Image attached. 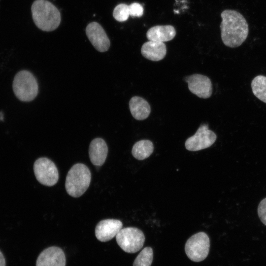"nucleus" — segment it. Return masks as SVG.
Listing matches in <instances>:
<instances>
[{"mask_svg":"<svg viewBox=\"0 0 266 266\" xmlns=\"http://www.w3.org/2000/svg\"><path fill=\"white\" fill-rule=\"evenodd\" d=\"M129 7L126 4H119L113 10V16L117 21H126L129 18Z\"/></svg>","mask_w":266,"mask_h":266,"instance_id":"aec40b11","label":"nucleus"},{"mask_svg":"<svg viewBox=\"0 0 266 266\" xmlns=\"http://www.w3.org/2000/svg\"><path fill=\"white\" fill-rule=\"evenodd\" d=\"M85 31L89 41L97 50L104 52L109 49L110 40L100 24L96 22L89 23Z\"/></svg>","mask_w":266,"mask_h":266,"instance_id":"9d476101","label":"nucleus"},{"mask_svg":"<svg viewBox=\"0 0 266 266\" xmlns=\"http://www.w3.org/2000/svg\"><path fill=\"white\" fill-rule=\"evenodd\" d=\"M91 180L89 168L83 164H76L67 172L65 182L66 191L69 196L78 198L88 189Z\"/></svg>","mask_w":266,"mask_h":266,"instance_id":"7ed1b4c3","label":"nucleus"},{"mask_svg":"<svg viewBox=\"0 0 266 266\" xmlns=\"http://www.w3.org/2000/svg\"><path fill=\"white\" fill-rule=\"evenodd\" d=\"M13 89L16 97L23 101H30L38 94V86L34 75L29 71L21 70L15 75Z\"/></svg>","mask_w":266,"mask_h":266,"instance_id":"20e7f679","label":"nucleus"},{"mask_svg":"<svg viewBox=\"0 0 266 266\" xmlns=\"http://www.w3.org/2000/svg\"><path fill=\"white\" fill-rule=\"evenodd\" d=\"M141 52L145 58L153 61H159L165 57L166 48L164 42L149 40L143 44Z\"/></svg>","mask_w":266,"mask_h":266,"instance_id":"4468645a","label":"nucleus"},{"mask_svg":"<svg viewBox=\"0 0 266 266\" xmlns=\"http://www.w3.org/2000/svg\"><path fill=\"white\" fill-rule=\"evenodd\" d=\"M129 108L133 117L137 120L146 119L151 112L149 103L138 96L132 97L129 101Z\"/></svg>","mask_w":266,"mask_h":266,"instance_id":"dca6fc26","label":"nucleus"},{"mask_svg":"<svg viewBox=\"0 0 266 266\" xmlns=\"http://www.w3.org/2000/svg\"><path fill=\"white\" fill-rule=\"evenodd\" d=\"M33 171L36 180L41 184L52 186L59 179V173L55 164L46 157L37 159L33 165Z\"/></svg>","mask_w":266,"mask_h":266,"instance_id":"0eeeda50","label":"nucleus"},{"mask_svg":"<svg viewBox=\"0 0 266 266\" xmlns=\"http://www.w3.org/2000/svg\"><path fill=\"white\" fill-rule=\"evenodd\" d=\"M122 227L123 224L120 220L114 219L102 220L96 227V237L101 242L109 241L116 236Z\"/></svg>","mask_w":266,"mask_h":266,"instance_id":"9b49d317","label":"nucleus"},{"mask_svg":"<svg viewBox=\"0 0 266 266\" xmlns=\"http://www.w3.org/2000/svg\"><path fill=\"white\" fill-rule=\"evenodd\" d=\"M220 25L221 38L224 44L231 48L241 45L249 32L248 24L244 17L233 10H225L221 13Z\"/></svg>","mask_w":266,"mask_h":266,"instance_id":"f257e3e1","label":"nucleus"},{"mask_svg":"<svg viewBox=\"0 0 266 266\" xmlns=\"http://www.w3.org/2000/svg\"><path fill=\"white\" fill-rule=\"evenodd\" d=\"M31 11L33 22L42 31H54L61 23L59 10L47 0H35L32 5Z\"/></svg>","mask_w":266,"mask_h":266,"instance_id":"f03ea898","label":"nucleus"},{"mask_svg":"<svg viewBox=\"0 0 266 266\" xmlns=\"http://www.w3.org/2000/svg\"><path fill=\"white\" fill-rule=\"evenodd\" d=\"M216 134L208 129L207 124L201 125L193 136L186 141V149L191 151H197L210 147L215 142Z\"/></svg>","mask_w":266,"mask_h":266,"instance_id":"6e6552de","label":"nucleus"},{"mask_svg":"<svg viewBox=\"0 0 266 266\" xmlns=\"http://www.w3.org/2000/svg\"><path fill=\"white\" fill-rule=\"evenodd\" d=\"M153 259V252L152 248L145 247L136 257L133 266H151Z\"/></svg>","mask_w":266,"mask_h":266,"instance_id":"6ab92c4d","label":"nucleus"},{"mask_svg":"<svg viewBox=\"0 0 266 266\" xmlns=\"http://www.w3.org/2000/svg\"><path fill=\"white\" fill-rule=\"evenodd\" d=\"M154 145L148 139H143L136 142L133 146L132 153L136 159L143 160L148 158L153 153Z\"/></svg>","mask_w":266,"mask_h":266,"instance_id":"f3484780","label":"nucleus"},{"mask_svg":"<svg viewBox=\"0 0 266 266\" xmlns=\"http://www.w3.org/2000/svg\"><path fill=\"white\" fill-rule=\"evenodd\" d=\"M66 257L63 250L56 246L44 249L39 255L36 266H65Z\"/></svg>","mask_w":266,"mask_h":266,"instance_id":"f8f14e48","label":"nucleus"},{"mask_svg":"<svg viewBox=\"0 0 266 266\" xmlns=\"http://www.w3.org/2000/svg\"><path fill=\"white\" fill-rule=\"evenodd\" d=\"M115 237L118 245L128 253H134L140 250L145 241L143 233L135 227L123 228Z\"/></svg>","mask_w":266,"mask_h":266,"instance_id":"39448f33","label":"nucleus"},{"mask_svg":"<svg viewBox=\"0 0 266 266\" xmlns=\"http://www.w3.org/2000/svg\"><path fill=\"white\" fill-rule=\"evenodd\" d=\"M130 15L132 17H140L143 13L142 6L137 2H133L129 5Z\"/></svg>","mask_w":266,"mask_h":266,"instance_id":"412c9836","label":"nucleus"},{"mask_svg":"<svg viewBox=\"0 0 266 266\" xmlns=\"http://www.w3.org/2000/svg\"><path fill=\"white\" fill-rule=\"evenodd\" d=\"M0 266H5V260L3 255L0 251Z\"/></svg>","mask_w":266,"mask_h":266,"instance_id":"5701e85b","label":"nucleus"},{"mask_svg":"<svg viewBox=\"0 0 266 266\" xmlns=\"http://www.w3.org/2000/svg\"><path fill=\"white\" fill-rule=\"evenodd\" d=\"M190 92L199 98L207 99L212 93V86L210 79L206 76L194 74L184 77Z\"/></svg>","mask_w":266,"mask_h":266,"instance_id":"1a4fd4ad","label":"nucleus"},{"mask_svg":"<svg viewBox=\"0 0 266 266\" xmlns=\"http://www.w3.org/2000/svg\"><path fill=\"white\" fill-rule=\"evenodd\" d=\"M209 238L204 232H199L191 236L185 246L187 257L195 262L204 260L209 253Z\"/></svg>","mask_w":266,"mask_h":266,"instance_id":"423d86ee","label":"nucleus"},{"mask_svg":"<svg viewBox=\"0 0 266 266\" xmlns=\"http://www.w3.org/2000/svg\"><path fill=\"white\" fill-rule=\"evenodd\" d=\"M258 214L261 222L266 226V198L263 199L258 207Z\"/></svg>","mask_w":266,"mask_h":266,"instance_id":"4be33fe9","label":"nucleus"},{"mask_svg":"<svg viewBox=\"0 0 266 266\" xmlns=\"http://www.w3.org/2000/svg\"><path fill=\"white\" fill-rule=\"evenodd\" d=\"M176 31L171 25L156 26L151 28L146 33L149 40L164 42L172 40Z\"/></svg>","mask_w":266,"mask_h":266,"instance_id":"2eb2a0df","label":"nucleus"},{"mask_svg":"<svg viewBox=\"0 0 266 266\" xmlns=\"http://www.w3.org/2000/svg\"><path fill=\"white\" fill-rule=\"evenodd\" d=\"M251 88L253 94L266 103V76L262 75L256 76L251 82Z\"/></svg>","mask_w":266,"mask_h":266,"instance_id":"a211bd4d","label":"nucleus"},{"mask_svg":"<svg viewBox=\"0 0 266 266\" xmlns=\"http://www.w3.org/2000/svg\"><path fill=\"white\" fill-rule=\"evenodd\" d=\"M108 154V147L101 138L97 137L91 142L89 155L91 163L96 166H102L105 161Z\"/></svg>","mask_w":266,"mask_h":266,"instance_id":"ddd939ff","label":"nucleus"}]
</instances>
